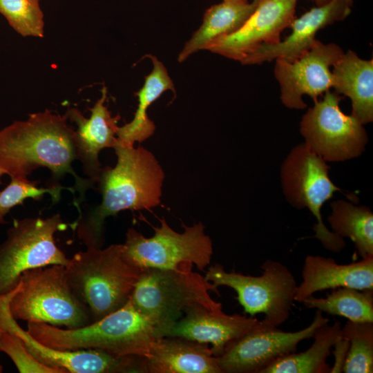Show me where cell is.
I'll return each instance as SVG.
<instances>
[{
  "mask_svg": "<svg viewBox=\"0 0 373 373\" xmlns=\"http://www.w3.org/2000/svg\"><path fill=\"white\" fill-rule=\"evenodd\" d=\"M66 115L51 111L29 114L23 121H15L0 131V181L7 175L10 178H27L39 168L46 167L51 172V185L66 173L75 180L73 189L79 197L73 202L79 213L86 191L95 183L82 178L74 171L72 164L77 160L75 131L67 124Z\"/></svg>",
  "mask_w": 373,
  "mask_h": 373,
  "instance_id": "obj_1",
  "label": "cell"
},
{
  "mask_svg": "<svg viewBox=\"0 0 373 373\" xmlns=\"http://www.w3.org/2000/svg\"><path fill=\"white\" fill-rule=\"evenodd\" d=\"M115 167L102 168L97 183L102 193L99 204L85 209L70 224L86 247L102 248L106 218L124 210H150L161 203L164 172L155 155L143 146L120 142L113 148Z\"/></svg>",
  "mask_w": 373,
  "mask_h": 373,
  "instance_id": "obj_2",
  "label": "cell"
},
{
  "mask_svg": "<svg viewBox=\"0 0 373 373\" xmlns=\"http://www.w3.org/2000/svg\"><path fill=\"white\" fill-rule=\"evenodd\" d=\"M27 331L39 343L60 350H96L116 356L144 357L162 337L157 323L130 299L119 309L90 324L63 329L45 323H28Z\"/></svg>",
  "mask_w": 373,
  "mask_h": 373,
  "instance_id": "obj_3",
  "label": "cell"
},
{
  "mask_svg": "<svg viewBox=\"0 0 373 373\" xmlns=\"http://www.w3.org/2000/svg\"><path fill=\"white\" fill-rule=\"evenodd\" d=\"M65 269L70 287L92 323L126 303L144 269L125 257L122 244H114L79 251L69 258Z\"/></svg>",
  "mask_w": 373,
  "mask_h": 373,
  "instance_id": "obj_4",
  "label": "cell"
},
{
  "mask_svg": "<svg viewBox=\"0 0 373 373\" xmlns=\"http://www.w3.org/2000/svg\"><path fill=\"white\" fill-rule=\"evenodd\" d=\"M192 265L178 269L145 268L129 299L135 307L151 317L162 330L180 319L186 310L199 305L212 312H221L222 304L214 300L209 291H219Z\"/></svg>",
  "mask_w": 373,
  "mask_h": 373,
  "instance_id": "obj_5",
  "label": "cell"
},
{
  "mask_svg": "<svg viewBox=\"0 0 373 373\" xmlns=\"http://www.w3.org/2000/svg\"><path fill=\"white\" fill-rule=\"evenodd\" d=\"M16 320L45 323L67 329L91 323L86 307L73 292L65 266L52 265L24 271L10 302Z\"/></svg>",
  "mask_w": 373,
  "mask_h": 373,
  "instance_id": "obj_6",
  "label": "cell"
},
{
  "mask_svg": "<svg viewBox=\"0 0 373 373\" xmlns=\"http://www.w3.org/2000/svg\"><path fill=\"white\" fill-rule=\"evenodd\" d=\"M260 276L228 272L220 264L209 267L204 278L217 289L226 286L235 290L246 314L265 315L264 321L278 327L289 317L297 283L289 268L268 259L260 266Z\"/></svg>",
  "mask_w": 373,
  "mask_h": 373,
  "instance_id": "obj_7",
  "label": "cell"
},
{
  "mask_svg": "<svg viewBox=\"0 0 373 373\" xmlns=\"http://www.w3.org/2000/svg\"><path fill=\"white\" fill-rule=\"evenodd\" d=\"M61 216L15 220L0 243V295L15 289L29 269L66 265L69 258L57 246L55 234L67 228Z\"/></svg>",
  "mask_w": 373,
  "mask_h": 373,
  "instance_id": "obj_8",
  "label": "cell"
},
{
  "mask_svg": "<svg viewBox=\"0 0 373 373\" xmlns=\"http://www.w3.org/2000/svg\"><path fill=\"white\" fill-rule=\"evenodd\" d=\"M159 221V227L152 226L154 234L149 238L133 228L128 229L122 244L125 257L142 269H178L195 265L200 271H204L210 265L213 246L203 224H182L184 231L178 233L164 217Z\"/></svg>",
  "mask_w": 373,
  "mask_h": 373,
  "instance_id": "obj_9",
  "label": "cell"
},
{
  "mask_svg": "<svg viewBox=\"0 0 373 373\" xmlns=\"http://www.w3.org/2000/svg\"><path fill=\"white\" fill-rule=\"evenodd\" d=\"M280 181L287 200L298 209L307 208L316 218L314 238L330 251L343 249L344 239L326 227L321 216L323 204L341 191L329 178L326 162L301 143L291 150L283 162Z\"/></svg>",
  "mask_w": 373,
  "mask_h": 373,
  "instance_id": "obj_10",
  "label": "cell"
},
{
  "mask_svg": "<svg viewBox=\"0 0 373 373\" xmlns=\"http://www.w3.org/2000/svg\"><path fill=\"white\" fill-rule=\"evenodd\" d=\"M341 97L330 90L303 115L300 133L306 146L325 162H342L360 156L368 137L363 124L344 114Z\"/></svg>",
  "mask_w": 373,
  "mask_h": 373,
  "instance_id": "obj_11",
  "label": "cell"
},
{
  "mask_svg": "<svg viewBox=\"0 0 373 373\" xmlns=\"http://www.w3.org/2000/svg\"><path fill=\"white\" fill-rule=\"evenodd\" d=\"M327 323L329 319L318 309L312 323L296 332H285L264 320H258L215 356L216 363L222 373H261L277 359L296 352L300 342L312 338L316 330Z\"/></svg>",
  "mask_w": 373,
  "mask_h": 373,
  "instance_id": "obj_12",
  "label": "cell"
},
{
  "mask_svg": "<svg viewBox=\"0 0 373 373\" xmlns=\"http://www.w3.org/2000/svg\"><path fill=\"white\" fill-rule=\"evenodd\" d=\"M17 286L10 292L0 295V330L18 336L26 350L39 362L64 373H144V362L141 356H116L96 350H60L39 343L20 327L10 312V302Z\"/></svg>",
  "mask_w": 373,
  "mask_h": 373,
  "instance_id": "obj_13",
  "label": "cell"
},
{
  "mask_svg": "<svg viewBox=\"0 0 373 373\" xmlns=\"http://www.w3.org/2000/svg\"><path fill=\"white\" fill-rule=\"evenodd\" d=\"M343 53L338 45L324 44L317 40L308 51L295 60L276 59L274 73L280 84L283 104L289 108L304 109L307 107L303 99L304 95L317 102L319 95L333 86L330 67Z\"/></svg>",
  "mask_w": 373,
  "mask_h": 373,
  "instance_id": "obj_14",
  "label": "cell"
},
{
  "mask_svg": "<svg viewBox=\"0 0 373 373\" xmlns=\"http://www.w3.org/2000/svg\"><path fill=\"white\" fill-rule=\"evenodd\" d=\"M298 0H259L258 6L236 32L218 37L204 50L241 61L262 44H274L294 19Z\"/></svg>",
  "mask_w": 373,
  "mask_h": 373,
  "instance_id": "obj_15",
  "label": "cell"
},
{
  "mask_svg": "<svg viewBox=\"0 0 373 373\" xmlns=\"http://www.w3.org/2000/svg\"><path fill=\"white\" fill-rule=\"evenodd\" d=\"M354 0H331L329 3L312 8L290 26L291 33L283 41L274 44H262L240 62L242 64H257L283 58L293 61L308 51L316 42L318 30L343 20L350 13Z\"/></svg>",
  "mask_w": 373,
  "mask_h": 373,
  "instance_id": "obj_16",
  "label": "cell"
},
{
  "mask_svg": "<svg viewBox=\"0 0 373 373\" xmlns=\"http://www.w3.org/2000/svg\"><path fill=\"white\" fill-rule=\"evenodd\" d=\"M254 316L212 312L202 306L188 308L178 321L166 326L162 336L180 337L211 344L214 356L222 353L228 343L246 333L257 321Z\"/></svg>",
  "mask_w": 373,
  "mask_h": 373,
  "instance_id": "obj_17",
  "label": "cell"
},
{
  "mask_svg": "<svg viewBox=\"0 0 373 373\" xmlns=\"http://www.w3.org/2000/svg\"><path fill=\"white\" fill-rule=\"evenodd\" d=\"M106 96L107 88L104 86L101 97L89 108V118H86L76 108H68L66 113L68 119L77 126L74 137L77 160L82 163L84 174L95 184L102 170L99 152L104 149L113 148L117 142L120 115L111 116L104 105Z\"/></svg>",
  "mask_w": 373,
  "mask_h": 373,
  "instance_id": "obj_18",
  "label": "cell"
},
{
  "mask_svg": "<svg viewBox=\"0 0 373 373\" xmlns=\"http://www.w3.org/2000/svg\"><path fill=\"white\" fill-rule=\"evenodd\" d=\"M338 287L373 289V256L349 264H338L332 258L307 256L294 300L302 303L317 291Z\"/></svg>",
  "mask_w": 373,
  "mask_h": 373,
  "instance_id": "obj_19",
  "label": "cell"
},
{
  "mask_svg": "<svg viewBox=\"0 0 373 373\" xmlns=\"http://www.w3.org/2000/svg\"><path fill=\"white\" fill-rule=\"evenodd\" d=\"M144 358L147 373H222L209 345L180 337L158 338Z\"/></svg>",
  "mask_w": 373,
  "mask_h": 373,
  "instance_id": "obj_20",
  "label": "cell"
},
{
  "mask_svg": "<svg viewBox=\"0 0 373 373\" xmlns=\"http://www.w3.org/2000/svg\"><path fill=\"white\" fill-rule=\"evenodd\" d=\"M333 88L352 101V114L363 124L373 120V59L352 51L344 52L333 66Z\"/></svg>",
  "mask_w": 373,
  "mask_h": 373,
  "instance_id": "obj_21",
  "label": "cell"
},
{
  "mask_svg": "<svg viewBox=\"0 0 373 373\" xmlns=\"http://www.w3.org/2000/svg\"><path fill=\"white\" fill-rule=\"evenodd\" d=\"M258 1L254 0L251 3L223 1L208 8L202 24L180 52L178 61L182 62L196 51L204 49L212 40L239 30L254 12Z\"/></svg>",
  "mask_w": 373,
  "mask_h": 373,
  "instance_id": "obj_22",
  "label": "cell"
},
{
  "mask_svg": "<svg viewBox=\"0 0 373 373\" xmlns=\"http://www.w3.org/2000/svg\"><path fill=\"white\" fill-rule=\"evenodd\" d=\"M152 60L153 70L145 77L143 86L135 93L138 106L133 119L119 126L117 137L122 144L134 146L135 142H143L152 136L155 130L154 122L149 117V107L168 90L174 93V84L166 68L155 57L149 55Z\"/></svg>",
  "mask_w": 373,
  "mask_h": 373,
  "instance_id": "obj_23",
  "label": "cell"
},
{
  "mask_svg": "<svg viewBox=\"0 0 373 373\" xmlns=\"http://www.w3.org/2000/svg\"><path fill=\"white\" fill-rule=\"evenodd\" d=\"M341 324L336 321L321 325L314 332V342L305 351L283 356L261 373H328L331 367L327 363L332 347L340 338Z\"/></svg>",
  "mask_w": 373,
  "mask_h": 373,
  "instance_id": "obj_24",
  "label": "cell"
},
{
  "mask_svg": "<svg viewBox=\"0 0 373 373\" xmlns=\"http://www.w3.org/2000/svg\"><path fill=\"white\" fill-rule=\"evenodd\" d=\"M328 222L334 233L349 238L361 258L373 256V213L365 206L343 200L332 202Z\"/></svg>",
  "mask_w": 373,
  "mask_h": 373,
  "instance_id": "obj_25",
  "label": "cell"
},
{
  "mask_svg": "<svg viewBox=\"0 0 373 373\" xmlns=\"http://www.w3.org/2000/svg\"><path fill=\"white\" fill-rule=\"evenodd\" d=\"M302 303L307 308L343 316L349 321L373 322V289L338 287L325 298H316L312 295Z\"/></svg>",
  "mask_w": 373,
  "mask_h": 373,
  "instance_id": "obj_26",
  "label": "cell"
},
{
  "mask_svg": "<svg viewBox=\"0 0 373 373\" xmlns=\"http://www.w3.org/2000/svg\"><path fill=\"white\" fill-rule=\"evenodd\" d=\"M340 337L349 343L343 372H373V322L348 320L341 326Z\"/></svg>",
  "mask_w": 373,
  "mask_h": 373,
  "instance_id": "obj_27",
  "label": "cell"
},
{
  "mask_svg": "<svg viewBox=\"0 0 373 373\" xmlns=\"http://www.w3.org/2000/svg\"><path fill=\"white\" fill-rule=\"evenodd\" d=\"M10 184L0 191V224H5V216L14 207L21 204L26 199H41L46 193L52 197L53 203L59 202L61 198V191H70L75 197V191L71 187H64L61 184L50 186L47 188H39L37 181H30L27 178L21 176L11 177Z\"/></svg>",
  "mask_w": 373,
  "mask_h": 373,
  "instance_id": "obj_28",
  "label": "cell"
},
{
  "mask_svg": "<svg viewBox=\"0 0 373 373\" xmlns=\"http://www.w3.org/2000/svg\"><path fill=\"white\" fill-rule=\"evenodd\" d=\"M0 13L23 37L44 36V15L39 0H0Z\"/></svg>",
  "mask_w": 373,
  "mask_h": 373,
  "instance_id": "obj_29",
  "label": "cell"
},
{
  "mask_svg": "<svg viewBox=\"0 0 373 373\" xmlns=\"http://www.w3.org/2000/svg\"><path fill=\"white\" fill-rule=\"evenodd\" d=\"M0 351L10 358L21 373H64L39 362L26 350L18 336L6 330H0Z\"/></svg>",
  "mask_w": 373,
  "mask_h": 373,
  "instance_id": "obj_30",
  "label": "cell"
},
{
  "mask_svg": "<svg viewBox=\"0 0 373 373\" xmlns=\"http://www.w3.org/2000/svg\"><path fill=\"white\" fill-rule=\"evenodd\" d=\"M317 6H322L329 3L331 0H314Z\"/></svg>",
  "mask_w": 373,
  "mask_h": 373,
  "instance_id": "obj_31",
  "label": "cell"
},
{
  "mask_svg": "<svg viewBox=\"0 0 373 373\" xmlns=\"http://www.w3.org/2000/svg\"><path fill=\"white\" fill-rule=\"evenodd\" d=\"M223 1H248L247 0H223Z\"/></svg>",
  "mask_w": 373,
  "mask_h": 373,
  "instance_id": "obj_32",
  "label": "cell"
},
{
  "mask_svg": "<svg viewBox=\"0 0 373 373\" xmlns=\"http://www.w3.org/2000/svg\"><path fill=\"white\" fill-rule=\"evenodd\" d=\"M2 372H3V367L0 365V373H1Z\"/></svg>",
  "mask_w": 373,
  "mask_h": 373,
  "instance_id": "obj_33",
  "label": "cell"
}]
</instances>
